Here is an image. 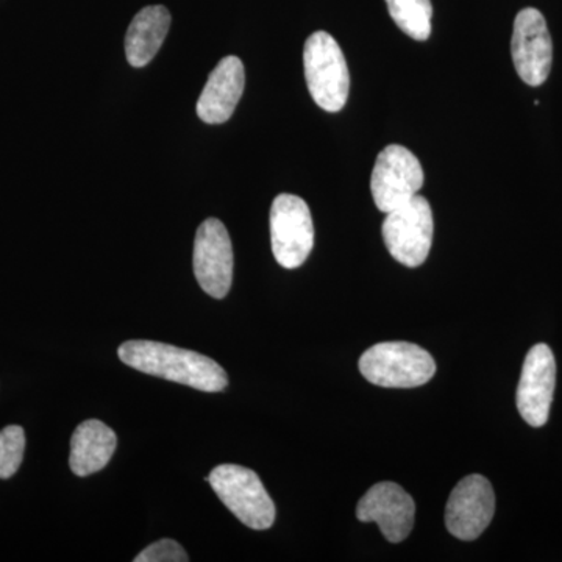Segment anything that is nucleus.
I'll list each match as a JSON object with an SVG mask.
<instances>
[{"mask_svg": "<svg viewBox=\"0 0 562 562\" xmlns=\"http://www.w3.org/2000/svg\"><path fill=\"white\" fill-rule=\"evenodd\" d=\"M120 360L136 371L160 376L169 382L187 384L203 392H221L228 376L216 361L165 342L127 341L117 349Z\"/></svg>", "mask_w": 562, "mask_h": 562, "instance_id": "obj_1", "label": "nucleus"}, {"mask_svg": "<svg viewBox=\"0 0 562 562\" xmlns=\"http://www.w3.org/2000/svg\"><path fill=\"white\" fill-rule=\"evenodd\" d=\"M303 68L310 94L322 110L338 113L349 99L350 74L338 41L316 32L306 40Z\"/></svg>", "mask_w": 562, "mask_h": 562, "instance_id": "obj_2", "label": "nucleus"}, {"mask_svg": "<svg viewBox=\"0 0 562 562\" xmlns=\"http://www.w3.org/2000/svg\"><path fill=\"white\" fill-rule=\"evenodd\" d=\"M360 372L376 386L406 390L430 382L436 362L416 344L380 342L362 353Z\"/></svg>", "mask_w": 562, "mask_h": 562, "instance_id": "obj_3", "label": "nucleus"}, {"mask_svg": "<svg viewBox=\"0 0 562 562\" xmlns=\"http://www.w3.org/2000/svg\"><path fill=\"white\" fill-rule=\"evenodd\" d=\"M209 482L221 502L236 519L251 530H268L276 522V505L262 486L260 476L250 469L236 464L214 468Z\"/></svg>", "mask_w": 562, "mask_h": 562, "instance_id": "obj_4", "label": "nucleus"}, {"mask_svg": "<svg viewBox=\"0 0 562 562\" xmlns=\"http://www.w3.org/2000/svg\"><path fill=\"white\" fill-rule=\"evenodd\" d=\"M432 211L422 195L386 213L383 238L394 260L406 268H419L427 261L432 243Z\"/></svg>", "mask_w": 562, "mask_h": 562, "instance_id": "obj_5", "label": "nucleus"}, {"mask_svg": "<svg viewBox=\"0 0 562 562\" xmlns=\"http://www.w3.org/2000/svg\"><path fill=\"white\" fill-rule=\"evenodd\" d=\"M273 257L286 269L301 268L314 247L312 211L303 199L280 194L271 209Z\"/></svg>", "mask_w": 562, "mask_h": 562, "instance_id": "obj_6", "label": "nucleus"}, {"mask_svg": "<svg viewBox=\"0 0 562 562\" xmlns=\"http://www.w3.org/2000/svg\"><path fill=\"white\" fill-rule=\"evenodd\" d=\"M420 161L406 147L392 144L380 151L373 166L371 190L376 209L383 213L412 201L424 187Z\"/></svg>", "mask_w": 562, "mask_h": 562, "instance_id": "obj_7", "label": "nucleus"}, {"mask_svg": "<svg viewBox=\"0 0 562 562\" xmlns=\"http://www.w3.org/2000/svg\"><path fill=\"white\" fill-rule=\"evenodd\" d=\"M512 54L514 68L525 83L530 87L546 83L552 70L553 43L541 11L524 9L517 13Z\"/></svg>", "mask_w": 562, "mask_h": 562, "instance_id": "obj_8", "label": "nucleus"}, {"mask_svg": "<svg viewBox=\"0 0 562 562\" xmlns=\"http://www.w3.org/2000/svg\"><path fill=\"white\" fill-rule=\"evenodd\" d=\"M192 262L202 290L211 297L224 299L232 288L233 247L220 220L210 217L198 228Z\"/></svg>", "mask_w": 562, "mask_h": 562, "instance_id": "obj_9", "label": "nucleus"}, {"mask_svg": "<svg viewBox=\"0 0 562 562\" xmlns=\"http://www.w3.org/2000/svg\"><path fill=\"white\" fill-rule=\"evenodd\" d=\"M557 383V361L546 344H536L525 358L517 386V409L531 427H542L550 416Z\"/></svg>", "mask_w": 562, "mask_h": 562, "instance_id": "obj_10", "label": "nucleus"}, {"mask_svg": "<svg viewBox=\"0 0 562 562\" xmlns=\"http://www.w3.org/2000/svg\"><path fill=\"white\" fill-rule=\"evenodd\" d=\"M495 513V495L482 475L465 476L454 487L446 509L447 530L461 541L479 538Z\"/></svg>", "mask_w": 562, "mask_h": 562, "instance_id": "obj_11", "label": "nucleus"}, {"mask_svg": "<svg viewBox=\"0 0 562 562\" xmlns=\"http://www.w3.org/2000/svg\"><path fill=\"white\" fill-rule=\"evenodd\" d=\"M416 505L398 484L383 482L366 492L357 506L361 522H375L392 543L405 541L413 530Z\"/></svg>", "mask_w": 562, "mask_h": 562, "instance_id": "obj_12", "label": "nucleus"}, {"mask_svg": "<svg viewBox=\"0 0 562 562\" xmlns=\"http://www.w3.org/2000/svg\"><path fill=\"white\" fill-rule=\"evenodd\" d=\"M246 72L238 57H225L210 74L198 101L199 117L206 124H224L241 101Z\"/></svg>", "mask_w": 562, "mask_h": 562, "instance_id": "obj_13", "label": "nucleus"}, {"mask_svg": "<svg viewBox=\"0 0 562 562\" xmlns=\"http://www.w3.org/2000/svg\"><path fill=\"white\" fill-rule=\"evenodd\" d=\"M116 432L101 420L80 424L70 439V471L77 476H88L102 471L116 450Z\"/></svg>", "mask_w": 562, "mask_h": 562, "instance_id": "obj_14", "label": "nucleus"}, {"mask_svg": "<svg viewBox=\"0 0 562 562\" xmlns=\"http://www.w3.org/2000/svg\"><path fill=\"white\" fill-rule=\"evenodd\" d=\"M171 27V13L166 7H146L133 18L127 36H125V54L133 68H143L154 60L161 49Z\"/></svg>", "mask_w": 562, "mask_h": 562, "instance_id": "obj_15", "label": "nucleus"}, {"mask_svg": "<svg viewBox=\"0 0 562 562\" xmlns=\"http://www.w3.org/2000/svg\"><path fill=\"white\" fill-rule=\"evenodd\" d=\"M397 27L409 38L427 41L431 35V0H386Z\"/></svg>", "mask_w": 562, "mask_h": 562, "instance_id": "obj_16", "label": "nucleus"}, {"mask_svg": "<svg viewBox=\"0 0 562 562\" xmlns=\"http://www.w3.org/2000/svg\"><path fill=\"white\" fill-rule=\"evenodd\" d=\"M25 432L18 425H10L0 431V479L9 480L24 460Z\"/></svg>", "mask_w": 562, "mask_h": 562, "instance_id": "obj_17", "label": "nucleus"}, {"mask_svg": "<svg viewBox=\"0 0 562 562\" xmlns=\"http://www.w3.org/2000/svg\"><path fill=\"white\" fill-rule=\"evenodd\" d=\"M190 557L172 539H161L151 543L135 558V562H188Z\"/></svg>", "mask_w": 562, "mask_h": 562, "instance_id": "obj_18", "label": "nucleus"}]
</instances>
